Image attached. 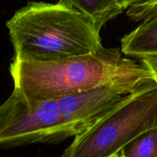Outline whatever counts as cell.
<instances>
[{"instance_id": "obj_11", "label": "cell", "mask_w": 157, "mask_h": 157, "mask_svg": "<svg viewBox=\"0 0 157 157\" xmlns=\"http://www.w3.org/2000/svg\"><path fill=\"white\" fill-rule=\"evenodd\" d=\"M147 1H149V0H119L120 3H121L124 10L127 9L128 8L131 7V6L142 4V3H144Z\"/></svg>"}, {"instance_id": "obj_2", "label": "cell", "mask_w": 157, "mask_h": 157, "mask_svg": "<svg viewBox=\"0 0 157 157\" xmlns=\"http://www.w3.org/2000/svg\"><path fill=\"white\" fill-rule=\"evenodd\" d=\"M13 60L49 61L103 48L99 29L88 17L59 1L29 2L6 22Z\"/></svg>"}, {"instance_id": "obj_9", "label": "cell", "mask_w": 157, "mask_h": 157, "mask_svg": "<svg viewBox=\"0 0 157 157\" xmlns=\"http://www.w3.org/2000/svg\"><path fill=\"white\" fill-rule=\"evenodd\" d=\"M126 15L132 21H142L157 15V0H149L128 8Z\"/></svg>"}, {"instance_id": "obj_3", "label": "cell", "mask_w": 157, "mask_h": 157, "mask_svg": "<svg viewBox=\"0 0 157 157\" xmlns=\"http://www.w3.org/2000/svg\"><path fill=\"white\" fill-rule=\"evenodd\" d=\"M157 127V84L154 80L128 94L107 114L74 136L59 157H116L132 140Z\"/></svg>"}, {"instance_id": "obj_8", "label": "cell", "mask_w": 157, "mask_h": 157, "mask_svg": "<svg viewBox=\"0 0 157 157\" xmlns=\"http://www.w3.org/2000/svg\"><path fill=\"white\" fill-rule=\"evenodd\" d=\"M116 157H157V127L132 140Z\"/></svg>"}, {"instance_id": "obj_10", "label": "cell", "mask_w": 157, "mask_h": 157, "mask_svg": "<svg viewBox=\"0 0 157 157\" xmlns=\"http://www.w3.org/2000/svg\"><path fill=\"white\" fill-rule=\"evenodd\" d=\"M140 64L149 71L152 75V78L157 84V55L145 56L139 58Z\"/></svg>"}, {"instance_id": "obj_5", "label": "cell", "mask_w": 157, "mask_h": 157, "mask_svg": "<svg viewBox=\"0 0 157 157\" xmlns=\"http://www.w3.org/2000/svg\"><path fill=\"white\" fill-rule=\"evenodd\" d=\"M140 85L109 83L57 99L63 124L70 136H75L89 128L107 114L126 95Z\"/></svg>"}, {"instance_id": "obj_7", "label": "cell", "mask_w": 157, "mask_h": 157, "mask_svg": "<svg viewBox=\"0 0 157 157\" xmlns=\"http://www.w3.org/2000/svg\"><path fill=\"white\" fill-rule=\"evenodd\" d=\"M59 2L88 17L99 30L107 21L124 11L119 0H59Z\"/></svg>"}, {"instance_id": "obj_4", "label": "cell", "mask_w": 157, "mask_h": 157, "mask_svg": "<svg viewBox=\"0 0 157 157\" xmlns=\"http://www.w3.org/2000/svg\"><path fill=\"white\" fill-rule=\"evenodd\" d=\"M69 137L57 100L29 101L14 88L0 106V148L56 144Z\"/></svg>"}, {"instance_id": "obj_6", "label": "cell", "mask_w": 157, "mask_h": 157, "mask_svg": "<svg viewBox=\"0 0 157 157\" xmlns=\"http://www.w3.org/2000/svg\"><path fill=\"white\" fill-rule=\"evenodd\" d=\"M121 52L137 58L157 55V15L142 21L136 29L122 38Z\"/></svg>"}, {"instance_id": "obj_1", "label": "cell", "mask_w": 157, "mask_h": 157, "mask_svg": "<svg viewBox=\"0 0 157 157\" xmlns=\"http://www.w3.org/2000/svg\"><path fill=\"white\" fill-rule=\"evenodd\" d=\"M9 71L14 88L29 101L57 100L109 83L135 85L153 80L147 68L123 56L118 48L49 61L12 59Z\"/></svg>"}]
</instances>
